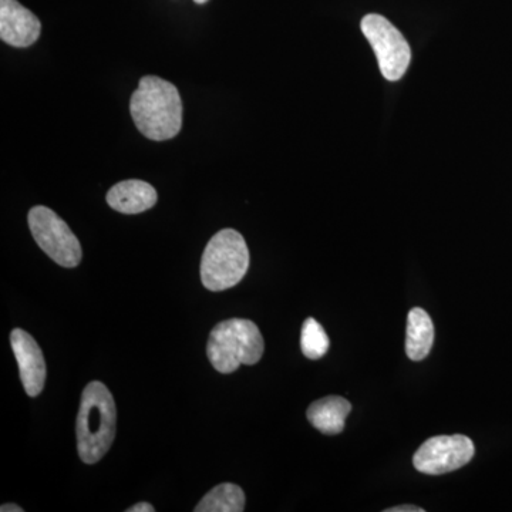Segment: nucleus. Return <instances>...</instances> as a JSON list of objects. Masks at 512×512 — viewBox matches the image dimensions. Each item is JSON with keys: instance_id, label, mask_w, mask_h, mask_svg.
Returning <instances> with one entry per match:
<instances>
[{"instance_id": "a211bd4d", "label": "nucleus", "mask_w": 512, "mask_h": 512, "mask_svg": "<svg viewBox=\"0 0 512 512\" xmlns=\"http://www.w3.org/2000/svg\"><path fill=\"white\" fill-rule=\"evenodd\" d=\"M195 3H197V5H204V3H207L208 0H194Z\"/></svg>"}, {"instance_id": "423d86ee", "label": "nucleus", "mask_w": 512, "mask_h": 512, "mask_svg": "<svg viewBox=\"0 0 512 512\" xmlns=\"http://www.w3.org/2000/svg\"><path fill=\"white\" fill-rule=\"evenodd\" d=\"M362 32L375 50L384 79L389 82L402 79L412 60V49L402 32L376 13L363 18Z\"/></svg>"}, {"instance_id": "4468645a", "label": "nucleus", "mask_w": 512, "mask_h": 512, "mask_svg": "<svg viewBox=\"0 0 512 512\" xmlns=\"http://www.w3.org/2000/svg\"><path fill=\"white\" fill-rule=\"evenodd\" d=\"M301 349L303 355L311 360L322 359L329 350V338L318 320L308 318L303 322L301 332Z\"/></svg>"}, {"instance_id": "f3484780", "label": "nucleus", "mask_w": 512, "mask_h": 512, "mask_svg": "<svg viewBox=\"0 0 512 512\" xmlns=\"http://www.w3.org/2000/svg\"><path fill=\"white\" fill-rule=\"evenodd\" d=\"M0 511H2V512H23L22 508H20L19 505H16V504L2 505V508H0Z\"/></svg>"}, {"instance_id": "f257e3e1", "label": "nucleus", "mask_w": 512, "mask_h": 512, "mask_svg": "<svg viewBox=\"0 0 512 512\" xmlns=\"http://www.w3.org/2000/svg\"><path fill=\"white\" fill-rule=\"evenodd\" d=\"M130 113L144 137L167 141L183 128V100L173 83L158 76H146L131 94Z\"/></svg>"}, {"instance_id": "1a4fd4ad", "label": "nucleus", "mask_w": 512, "mask_h": 512, "mask_svg": "<svg viewBox=\"0 0 512 512\" xmlns=\"http://www.w3.org/2000/svg\"><path fill=\"white\" fill-rule=\"evenodd\" d=\"M42 23L18 0H0V39L6 45L25 49L37 42Z\"/></svg>"}, {"instance_id": "9d476101", "label": "nucleus", "mask_w": 512, "mask_h": 512, "mask_svg": "<svg viewBox=\"0 0 512 512\" xmlns=\"http://www.w3.org/2000/svg\"><path fill=\"white\" fill-rule=\"evenodd\" d=\"M158 195L153 185L141 180H127L111 187L107 204L121 214H141L157 204Z\"/></svg>"}, {"instance_id": "0eeeda50", "label": "nucleus", "mask_w": 512, "mask_h": 512, "mask_svg": "<svg viewBox=\"0 0 512 512\" xmlns=\"http://www.w3.org/2000/svg\"><path fill=\"white\" fill-rule=\"evenodd\" d=\"M476 447L467 436H436L427 440L413 457L414 468L429 476H441L466 466L473 460Z\"/></svg>"}, {"instance_id": "39448f33", "label": "nucleus", "mask_w": 512, "mask_h": 512, "mask_svg": "<svg viewBox=\"0 0 512 512\" xmlns=\"http://www.w3.org/2000/svg\"><path fill=\"white\" fill-rule=\"evenodd\" d=\"M28 222L36 244L57 265L76 268L82 262L79 239L55 211L37 205L29 211Z\"/></svg>"}, {"instance_id": "2eb2a0df", "label": "nucleus", "mask_w": 512, "mask_h": 512, "mask_svg": "<svg viewBox=\"0 0 512 512\" xmlns=\"http://www.w3.org/2000/svg\"><path fill=\"white\" fill-rule=\"evenodd\" d=\"M386 512H424V510L416 505H399V507L387 508Z\"/></svg>"}, {"instance_id": "6e6552de", "label": "nucleus", "mask_w": 512, "mask_h": 512, "mask_svg": "<svg viewBox=\"0 0 512 512\" xmlns=\"http://www.w3.org/2000/svg\"><path fill=\"white\" fill-rule=\"evenodd\" d=\"M10 345L18 360L20 380L30 397L39 396L46 382V363L42 350L28 332L13 329L10 333Z\"/></svg>"}, {"instance_id": "ddd939ff", "label": "nucleus", "mask_w": 512, "mask_h": 512, "mask_svg": "<svg viewBox=\"0 0 512 512\" xmlns=\"http://www.w3.org/2000/svg\"><path fill=\"white\" fill-rule=\"evenodd\" d=\"M245 510V493L241 487L224 483L212 488L205 495L195 512H242Z\"/></svg>"}, {"instance_id": "dca6fc26", "label": "nucleus", "mask_w": 512, "mask_h": 512, "mask_svg": "<svg viewBox=\"0 0 512 512\" xmlns=\"http://www.w3.org/2000/svg\"><path fill=\"white\" fill-rule=\"evenodd\" d=\"M153 505L148 503H138L133 507L128 508L127 512H154Z\"/></svg>"}, {"instance_id": "7ed1b4c3", "label": "nucleus", "mask_w": 512, "mask_h": 512, "mask_svg": "<svg viewBox=\"0 0 512 512\" xmlns=\"http://www.w3.org/2000/svg\"><path fill=\"white\" fill-rule=\"evenodd\" d=\"M261 330L248 319H228L211 330L207 353L211 365L224 375L237 372L241 365L252 366L264 355Z\"/></svg>"}, {"instance_id": "9b49d317", "label": "nucleus", "mask_w": 512, "mask_h": 512, "mask_svg": "<svg viewBox=\"0 0 512 512\" xmlns=\"http://www.w3.org/2000/svg\"><path fill=\"white\" fill-rule=\"evenodd\" d=\"M352 412V404L340 396L316 400L308 409V420L320 433L335 436L345 429V421Z\"/></svg>"}, {"instance_id": "f03ea898", "label": "nucleus", "mask_w": 512, "mask_h": 512, "mask_svg": "<svg viewBox=\"0 0 512 512\" xmlns=\"http://www.w3.org/2000/svg\"><path fill=\"white\" fill-rule=\"evenodd\" d=\"M117 410L113 394L101 382L84 387L77 416V450L83 463L96 464L116 439Z\"/></svg>"}, {"instance_id": "f8f14e48", "label": "nucleus", "mask_w": 512, "mask_h": 512, "mask_svg": "<svg viewBox=\"0 0 512 512\" xmlns=\"http://www.w3.org/2000/svg\"><path fill=\"white\" fill-rule=\"evenodd\" d=\"M434 343V325L429 313L414 308L407 316L406 353L414 362L426 359Z\"/></svg>"}, {"instance_id": "20e7f679", "label": "nucleus", "mask_w": 512, "mask_h": 512, "mask_svg": "<svg viewBox=\"0 0 512 512\" xmlns=\"http://www.w3.org/2000/svg\"><path fill=\"white\" fill-rule=\"evenodd\" d=\"M248 268L249 249L244 237L235 229H222L202 254V285L212 292L227 291L244 279Z\"/></svg>"}]
</instances>
